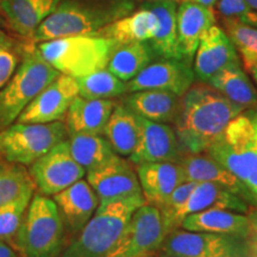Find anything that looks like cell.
<instances>
[{"instance_id": "277c9868", "label": "cell", "mask_w": 257, "mask_h": 257, "mask_svg": "<svg viewBox=\"0 0 257 257\" xmlns=\"http://www.w3.org/2000/svg\"><path fill=\"white\" fill-rule=\"evenodd\" d=\"M66 226L55 201L38 193L31 199L12 246L22 257H59Z\"/></svg>"}, {"instance_id": "b9f144b4", "label": "cell", "mask_w": 257, "mask_h": 257, "mask_svg": "<svg viewBox=\"0 0 257 257\" xmlns=\"http://www.w3.org/2000/svg\"><path fill=\"white\" fill-rule=\"evenodd\" d=\"M11 44H12L11 38H10L8 35L5 34L4 31L0 30V47H3V46H11Z\"/></svg>"}, {"instance_id": "4316f807", "label": "cell", "mask_w": 257, "mask_h": 257, "mask_svg": "<svg viewBox=\"0 0 257 257\" xmlns=\"http://www.w3.org/2000/svg\"><path fill=\"white\" fill-rule=\"evenodd\" d=\"M144 8L154 12L159 19V30L148 41L154 55L161 59L181 60L176 32V2L174 0H149Z\"/></svg>"}, {"instance_id": "8d00e7d4", "label": "cell", "mask_w": 257, "mask_h": 257, "mask_svg": "<svg viewBox=\"0 0 257 257\" xmlns=\"http://www.w3.org/2000/svg\"><path fill=\"white\" fill-rule=\"evenodd\" d=\"M197 185L198 182L194 181H184L172 192V194L167 199L165 205L160 208L161 214H162L163 218V223H166L176 211L184 206V204L188 200L189 195H191V193Z\"/></svg>"}, {"instance_id": "7c38bea8", "label": "cell", "mask_w": 257, "mask_h": 257, "mask_svg": "<svg viewBox=\"0 0 257 257\" xmlns=\"http://www.w3.org/2000/svg\"><path fill=\"white\" fill-rule=\"evenodd\" d=\"M86 175L100 204L119 199L143 198L136 166L118 154L98 168L86 172Z\"/></svg>"}, {"instance_id": "5b68a950", "label": "cell", "mask_w": 257, "mask_h": 257, "mask_svg": "<svg viewBox=\"0 0 257 257\" xmlns=\"http://www.w3.org/2000/svg\"><path fill=\"white\" fill-rule=\"evenodd\" d=\"M118 44L94 35H79L37 43L38 54L61 74L81 78L107 67Z\"/></svg>"}, {"instance_id": "836d02e7", "label": "cell", "mask_w": 257, "mask_h": 257, "mask_svg": "<svg viewBox=\"0 0 257 257\" xmlns=\"http://www.w3.org/2000/svg\"><path fill=\"white\" fill-rule=\"evenodd\" d=\"M223 29L248 72L257 64V29L231 18L223 19Z\"/></svg>"}, {"instance_id": "f35d334b", "label": "cell", "mask_w": 257, "mask_h": 257, "mask_svg": "<svg viewBox=\"0 0 257 257\" xmlns=\"http://www.w3.org/2000/svg\"><path fill=\"white\" fill-rule=\"evenodd\" d=\"M246 202L252 206H257V172L245 184Z\"/></svg>"}, {"instance_id": "4dcf8cb0", "label": "cell", "mask_w": 257, "mask_h": 257, "mask_svg": "<svg viewBox=\"0 0 257 257\" xmlns=\"http://www.w3.org/2000/svg\"><path fill=\"white\" fill-rule=\"evenodd\" d=\"M68 144L73 159L83 167L86 172L104 165L115 154L102 135H69Z\"/></svg>"}, {"instance_id": "3957f363", "label": "cell", "mask_w": 257, "mask_h": 257, "mask_svg": "<svg viewBox=\"0 0 257 257\" xmlns=\"http://www.w3.org/2000/svg\"><path fill=\"white\" fill-rule=\"evenodd\" d=\"M144 202V198H127L99 204L91 219L74 234L59 257H107L134 212Z\"/></svg>"}, {"instance_id": "1f68e13d", "label": "cell", "mask_w": 257, "mask_h": 257, "mask_svg": "<svg viewBox=\"0 0 257 257\" xmlns=\"http://www.w3.org/2000/svg\"><path fill=\"white\" fill-rule=\"evenodd\" d=\"M34 181L22 165L0 157V206L27 194H34Z\"/></svg>"}, {"instance_id": "ffe728a7", "label": "cell", "mask_w": 257, "mask_h": 257, "mask_svg": "<svg viewBox=\"0 0 257 257\" xmlns=\"http://www.w3.org/2000/svg\"><path fill=\"white\" fill-rule=\"evenodd\" d=\"M136 170L144 200L159 208L186 181L184 169L178 162H144L136 165Z\"/></svg>"}, {"instance_id": "2e32d148", "label": "cell", "mask_w": 257, "mask_h": 257, "mask_svg": "<svg viewBox=\"0 0 257 257\" xmlns=\"http://www.w3.org/2000/svg\"><path fill=\"white\" fill-rule=\"evenodd\" d=\"M193 72L195 79L207 83L212 76L230 66L240 64L236 48L224 29L212 25L204 32L194 55Z\"/></svg>"}, {"instance_id": "ab89813d", "label": "cell", "mask_w": 257, "mask_h": 257, "mask_svg": "<svg viewBox=\"0 0 257 257\" xmlns=\"http://www.w3.org/2000/svg\"><path fill=\"white\" fill-rule=\"evenodd\" d=\"M248 218L250 221V233L252 234L253 243H255V248L257 250V206L249 208Z\"/></svg>"}, {"instance_id": "8fae6325", "label": "cell", "mask_w": 257, "mask_h": 257, "mask_svg": "<svg viewBox=\"0 0 257 257\" xmlns=\"http://www.w3.org/2000/svg\"><path fill=\"white\" fill-rule=\"evenodd\" d=\"M30 166L29 174L32 181L47 197L63 191L86 174L85 168L73 159L68 140L57 144Z\"/></svg>"}, {"instance_id": "5bb4252c", "label": "cell", "mask_w": 257, "mask_h": 257, "mask_svg": "<svg viewBox=\"0 0 257 257\" xmlns=\"http://www.w3.org/2000/svg\"><path fill=\"white\" fill-rule=\"evenodd\" d=\"M195 75L191 63L178 59H162L144 68L126 83V93L157 89L182 96L194 83Z\"/></svg>"}, {"instance_id": "cb8c5ba5", "label": "cell", "mask_w": 257, "mask_h": 257, "mask_svg": "<svg viewBox=\"0 0 257 257\" xmlns=\"http://www.w3.org/2000/svg\"><path fill=\"white\" fill-rule=\"evenodd\" d=\"M180 227L188 231L210 232L248 238L250 221L248 216L240 212L214 208L189 214L182 220Z\"/></svg>"}, {"instance_id": "f1b7e54d", "label": "cell", "mask_w": 257, "mask_h": 257, "mask_svg": "<svg viewBox=\"0 0 257 257\" xmlns=\"http://www.w3.org/2000/svg\"><path fill=\"white\" fill-rule=\"evenodd\" d=\"M207 83L244 110L257 108V89L240 64L226 67L212 76Z\"/></svg>"}, {"instance_id": "d590c367", "label": "cell", "mask_w": 257, "mask_h": 257, "mask_svg": "<svg viewBox=\"0 0 257 257\" xmlns=\"http://www.w3.org/2000/svg\"><path fill=\"white\" fill-rule=\"evenodd\" d=\"M218 12L224 18H231L257 29V10L245 0H218Z\"/></svg>"}, {"instance_id": "d6a6232c", "label": "cell", "mask_w": 257, "mask_h": 257, "mask_svg": "<svg viewBox=\"0 0 257 257\" xmlns=\"http://www.w3.org/2000/svg\"><path fill=\"white\" fill-rule=\"evenodd\" d=\"M75 80L78 82L79 95L82 98L112 99L126 93V83L105 68Z\"/></svg>"}, {"instance_id": "603a6c76", "label": "cell", "mask_w": 257, "mask_h": 257, "mask_svg": "<svg viewBox=\"0 0 257 257\" xmlns=\"http://www.w3.org/2000/svg\"><path fill=\"white\" fill-rule=\"evenodd\" d=\"M178 163L184 169L186 181L220 185L246 201L245 188L242 182L206 153L185 154Z\"/></svg>"}, {"instance_id": "7a4b0ae2", "label": "cell", "mask_w": 257, "mask_h": 257, "mask_svg": "<svg viewBox=\"0 0 257 257\" xmlns=\"http://www.w3.org/2000/svg\"><path fill=\"white\" fill-rule=\"evenodd\" d=\"M133 0H111L108 3H81L63 0L53 14L42 22L30 40L35 43L57 38L92 35L117 19L130 15Z\"/></svg>"}, {"instance_id": "4fadbf2b", "label": "cell", "mask_w": 257, "mask_h": 257, "mask_svg": "<svg viewBox=\"0 0 257 257\" xmlns=\"http://www.w3.org/2000/svg\"><path fill=\"white\" fill-rule=\"evenodd\" d=\"M78 95L75 78L60 74L24 108L16 121L46 124L63 120L70 104Z\"/></svg>"}, {"instance_id": "52a82bcc", "label": "cell", "mask_w": 257, "mask_h": 257, "mask_svg": "<svg viewBox=\"0 0 257 257\" xmlns=\"http://www.w3.org/2000/svg\"><path fill=\"white\" fill-rule=\"evenodd\" d=\"M205 153L232 173L245 188L257 172V108L244 110L233 118Z\"/></svg>"}, {"instance_id": "6da1fadb", "label": "cell", "mask_w": 257, "mask_h": 257, "mask_svg": "<svg viewBox=\"0 0 257 257\" xmlns=\"http://www.w3.org/2000/svg\"><path fill=\"white\" fill-rule=\"evenodd\" d=\"M243 111L208 83L192 85L182 95L181 111L174 123L184 155L206 152Z\"/></svg>"}, {"instance_id": "7bdbcfd3", "label": "cell", "mask_w": 257, "mask_h": 257, "mask_svg": "<svg viewBox=\"0 0 257 257\" xmlns=\"http://www.w3.org/2000/svg\"><path fill=\"white\" fill-rule=\"evenodd\" d=\"M195 2L204 6H207V8H212V6L217 4L218 0H195Z\"/></svg>"}, {"instance_id": "bcb514c9", "label": "cell", "mask_w": 257, "mask_h": 257, "mask_svg": "<svg viewBox=\"0 0 257 257\" xmlns=\"http://www.w3.org/2000/svg\"><path fill=\"white\" fill-rule=\"evenodd\" d=\"M246 3H248V4L251 6L252 9H255V10H257V0H245Z\"/></svg>"}, {"instance_id": "30bf717a", "label": "cell", "mask_w": 257, "mask_h": 257, "mask_svg": "<svg viewBox=\"0 0 257 257\" xmlns=\"http://www.w3.org/2000/svg\"><path fill=\"white\" fill-rule=\"evenodd\" d=\"M244 238L229 234L175 229L160 250L167 257H244Z\"/></svg>"}, {"instance_id": "d4e9b609", "label": "cell", "mask_w": 257, "mask_h": 257, "mask_svg": "<svg viewBox=\"0 0 257 257\" xmlns=\"http://www.w3.org/2000/svg\"><path fill=\"white\" fill-rule=\"evenodd\" d=\"M62 0H0V9L12 30L31 38L36 29Z\"/></svg>"}, {"instance_id": "8992f818", "label": "cell", "mask_w": 257, "mask_h": 257, "mask_svg": "<svg viewBox=\"0 0 257 257\" xmlns=\"http://www.w3.org/2000/svg\"><path fill=\"white\" fill-rule=\"evenodd\" d=\"M60 74L38 54L36 46L28 47L14 75L0 89V131L14 124L24 108Z\"/></svg>"}, {"instance_id": "d6986e66", "label": "cell", "mask_w": 257, "mask_h": 257, "mask_svg": "<svg viewBox=\"0 0 257 257\" xmlns=\"http://www.w3.org/2000/svg\"><path fill=\"white\" fill-rule=\"evenodd\" d=\"M53 200L59 208L64 226L74 234L85 226L100 204L94 189L83 179L54 194Z\"/></svg>"}, {"instance_id": "74e56055", "label": "cell", "mask_w": 257, "mask_h": 257, "mask_svg": "<svg viewBox=\"0 0 257 257\" xmlns=\"http://www.w3.org/2000/svg\"><path fill=\"white\" fill-rule=\"evenodd\" d=\"M19 56L11 46L0 47V89L8 83L19 64Z\"/></svg>"}, {"instance_id": "ac0fdd59", "label": "cell", "mask_w": 257, "mask_h": 257, "mask_svg": "<svg viewBox=\"0 0 257 257\" xmlns=\"http://www.w3.org/2000/svg\"><path fill=\"white\" fill-rule=\"evenodd\" d=\"M216 24V16L212 8L195 0H182L176 9V32L180 57L193 64L195 51L204 32Z\"/></svg>"}, {"instance_id": "e575fe53", "label": "cell", "mask_w": 257, "mask_h": 257, "mask_svg": "<svg viewBox=\"0 0 257 257\" xmlns=\"http://www.w3.org/2000/svg\"><path fill=\"white\" fill-rule=\"evenodd\" d=\"M34 194H27L0 206V239L14 242Z\"/></svg>"}, {"instance_id": "83f0119b", "label": "cell", "mask_w": 257, "mask_h": 257, "mask_svg": "<svg viewBox=\"0 0 257 257\" xmlns=\"http://www.w3.org/2000/svg\"><path fill=\"white\" fill-rule=\"evenodd\" d=\"M104 136L115 154L128 159L136 149L140 138L137 114L123 102L117 104L106 124Z\"/></svg>"}, {"instance_id": "e0dca14e", "label": "cell", "mask_w": 257, "mask_h": 257, "mask_svg": "<svg viewBox=\"0 0 257 257\" xmlns=\"http://www.w3.org/2000/svg\"><path fill=\"white\" fill-rule=\"evenodd\" d=\"M214 208L246 213L249 206L245 200L233 194L229 189L224 188L223 186L212 184V182H198L184 206L166 221V229L169 233L170 231L179 229L182 220L189 214L206 210H214Z\"/></svg>"}, {"instance_id": "9a60e30c", "label": "cell", "mask_w": 257, "mask_h": 257, "mask_svg": "<svg viewBox=\"0 0 257 257\" xmlns=\"http://www.w3.org/2000/svg\"><path fill=\"white\" fill-rule=\"evenodd\" d=\"M140 138L128 160L135 166L144 162H179L184 153L175 128L170 124L157 123L137 114Z\"/></svg>"}, {"instance_id": "60d3db41", "label": "cell", "mask_w": 257, "mask_h": 257, "mask_svg": "<svg viewBox=\"0 0 257 257\" xmlns=\"http://www.w3.org/2000/svg\"><path fill=\"white\" fill-rule=\"evenodd\" d=\"M0 257H18V253L14 246L8 242L0 239Z\"/></svg>"}, {"instance_id": "484cf974", "label": "cell", "mask_w": 257, "mask_h": 257, "mask_svg": "<svg viewBox=\"0 0 257 257\" xmlns=\"http://www.w3.org/2000/svg\"><path fill=\"white\" fill-rule=\"evenodd\" d=\"M159 19L155 14L143 6L138 11L117 19L92 35L108 38L117 44L148 42L159 30Z\"/></svg>"}, {"instance_id": "7dc6e473", "label": "cell", "mask_w": 257, "mask_h": 257, "mask_svg": "<svg viewBox=\"0 0 257 257\" xmlns=\"http://www.w3.org/2000/svg\"><path fill=\"white\" fill-rule=\"evenodd\" d=\"M174 2H176V0H174Z\"/></svg>"}, {"instance_id": "ba28073f", "label": "cell", "mask_w": 257, "mask_h": 257, "mask_svg": "<svg viewBox=\"0 0 257 257\" xmlns=\"http://www.w3.org/2000/svg\"><path fill=\"white\" fill-rule=\"evenodd\" d=\"M68 140L63 120L51 123H17L0 131V157L9 162L30 166L57 144Z\"/></svg>"}, {"instance_id": "44dd1931", "label": "cell", "mask_w": 257, "mask_h": 257, "mask_svg": "<svg viewBox=\"0 0 257 257\" xmlns=\"http://www.w3.org/2000/svg\"><path fill=\"white\" fill-rule=\"evenodd\" d=\"M117 102L112 99H87L78 95L70 104L66 117L69 135L91 134L104 136L105 126Z\"/></svg>"}, {"instance_id": "7402d4cb", "label": "cell", "mask_w": 257, "mask_h": 257, "mask_svg": "<svg viewBox=\"0 0 257 257\" xmlns=\"http://www.w3.org/2000/svg\"><path fill=\"white\" fill-rule=\"evenodd\" d=\"M182 96L168 91L146 89L131 92L123 104L135 113L157 123L174 124L181 111Z\"/></svg>"}, {"instance_id": "f546056e", "label": "cell", "mask_w": 257, "mask_h": 257, "mask_svg": "<svg viewBox=\"0 0 257 257\" xmlns=\"http://www.w3.org/2000/svg\"><path fill=\"white\" fill-rule=\"evenodd\" d=\"M154 57L148 42L118 44L108 60L107 69L121 81L127 82L152 63Z\"/></svg>"}, {"instance_id": "f6af8a7d", "label": "cell", "mask_w": 257, "mask_h": 257, "mask_svg": "<svg viewBox=\"0 0 257 257\" xmlns=\"http://www.w3.org/2000/svg\"><path fill=\"white\" fill-rule=\"evenodd\" d=\"M142 257H167L165 253H163L162 251L161 252H159V251H156V252H153V253H149V255H146V256H142Z\"/></svg>"}, {"instance_id": "ee69618b", "label": "cell", "mask_w": 257, "mask_h": 257, "mask_svg": "<svg viewBox=\"0 0 257 257\" xmlns=\"http://www.w3.org/2000/svg\"><path fill=\"white\" fill-rule=\"evenodd\" d=\"M250 73H251L252 78H253V80H255V82L257 85V64H255V66H253L252 68L250 69Z\"/></svg>"}, {"instance_id": "9c48e42d", "label": "cell", "mask_w": 257, "mask_h": 257, "mask_svg": "<svg viewBox=\"0 0 257 257\" xmlns=\"http://www.w3.org/2000/svg\"><path fill=\"white\" fill-rule=\"evenodd\" d=\"M167 234L160 208L144 202L134 212L107 257H142L156 252Z\"/></svg>"}]
</instances>
